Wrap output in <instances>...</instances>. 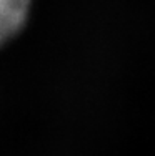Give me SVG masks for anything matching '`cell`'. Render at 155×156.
<instances>
[{
    "label": "cell",
    "instance_id": "6da1fadb",
    "mask_svg": "<svg viewBox=\"0 0 155 156\" xmlns=\"http://www.w3.org/2000/svg\"><path fill=\"white\" fill-rule=\"evenodd\" d=\"M30 0H0V45L22 28Z\"/></svg>",
    "mask_w": 155,
    "mask_h": 156
}]
</instances>
